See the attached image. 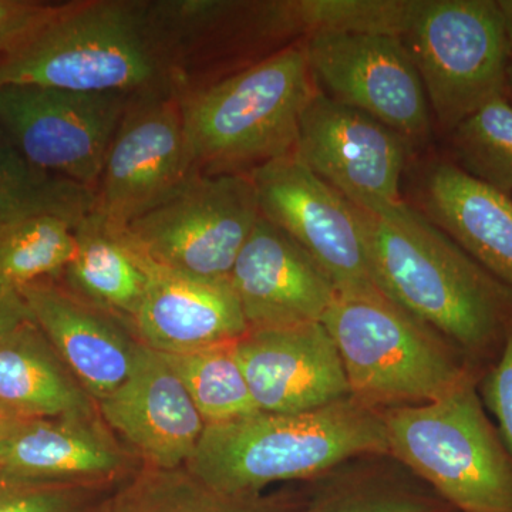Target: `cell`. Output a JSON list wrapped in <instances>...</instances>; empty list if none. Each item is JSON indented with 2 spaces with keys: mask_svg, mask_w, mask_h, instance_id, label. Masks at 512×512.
<instances>
[{
  "mask_svg": "<svg viewBox=\"0 0 512 512\" xmlns=\"http://www.w3.org/2000/svg\"><path fill=\"white\" fill-rule=\"evenodd\" d=\"M76 241V254L64 269L62 285L131 326L147 288L143 259L120 232L94 214L76 228Z\"/></svg>",
  "mask_w": 512,
  "mask_h": 512,
  "instance_id": "7402d4cb",
  "label": "cell"
},
{
  "mask_svg": "<svg viewBox=\"0 0 512 512\" xmlns=\"http://www.w3.org/2000/svg\"><path fill=\"white\" fill-rule=\"evenodd\" d=\"M235 352L259 412H312L350 396L338 348L322 322L248 330Z\"/></svg>",
  "mask_w": 512,
  "mask_h": 512,
  "instance_id": "5bb4252c",
  "label": "cell"
},
{
  "mask_svg": "<svg viewBox=\"0 0 512 512\" xmlns=\"http://www.w3.org/2000/svg\"><path fill=\"white\" fill-rule=\"evenodd\" d=\"M503 20L505 37H507L508 49L512 57V0H495Z\"/></svg>",
  "mask_w": 512,
  "mask_h": 512,
  "instance_id": "836d02e7",
  "label": "cell"
},
{
  "mask_svg": "<svg viewBox=\"0 0 512 512\" xmlns=\"http://www.w3.org/2000/svg\"><path fill=\"white\" fill-rule=\"evenodd\" d=\"M229 281L248 330L322 322L338 295L311 256L264 217L239 252Z\"/></svg>",
  "mask_w": 512,
  "mask_h": 512,
  "instance_id": "e0dca14e",
  "label": "cell"
},
{
  "mask_svg": "<svg viewBox=\"0 0 512 512\" xmlns=\"http://www.w3.org/2000/svg\"><path fill=\"white\" fill-rule=\"evenodd\" d=\"M306 60L322 93L402 134L430 136L431 111L420 74L403 37L313 35Z\"/></svg>",
  "mask_w": 512,
  "mask_h": 512,
  "instance_id": "4fadbf2b",
  "label": "cell"
},
{
  "mask_svg": "<svg viewBox=\"0 0 512 512\" xmlns=\"http://www.w3.org/2000/svg\"><path fill=\"white\" fill-rule=\"evenodd\" d=\"M365 227L373 278L387 298L436 330L468 362L500 355L512 330L507 286L404 201L382 215L365 212Z\"/></svg>",
  "mask_w": 512,
  "mask_h": 512,
  "instance_id": "6da1fadb",
  "label": "cell"
},
{
  "mask_svg": "<svg viewBox=\"0 0 512 512\" xmlns=\"http://www.w3.org/2000/svg\"><path fill=\"white\" fill-rule=\"evenodd\" d=\"M28 322H33V318L20 293L0 288V339Z\"/></svg>",
  "mask_w": 512,
  "mask_h": 512,
  "instance_id": "d6a6232c",
  "label": "cell"
},
{
  "mask_svg": "<svg viewBox=\"0 0 512 512\" xmlns=\"http://www.w3.org/2000/svg\"><path fill=\"white\" fill-rule=\"evenodd\" d=\"M114 490L0 476V512H97Z\"/></svg>",
  "mask_w": 512,
  "mask_h": 512,
  "instance_id": "f546056e",
  "label": "cell"
},
{
  "mask_svg": "<svg viewBox=\"0 0 512 512\" xmlns=\"http://www.w3.org/2000/svg\"><path fill=\"white\" fill-rule=\"evenodd\" d=\"M424 214L474 261L512 291V198L464 173L456 164L431 168Z\"/></svg>",
  "mask_w": 512,
  "mask_h": 512,
  "instance_id": "ffe728a7",
  "label": "cell"
},
{
  "mask_svg": "<svg viewBox=\"0 0 512 512\" xmlns=\"http://www.w3.org/2000/svg\"><path fill=\"white\" fill-rule=\"evenodd\" d=\"M133 97L36 84L0 86V124L30 164L96 190L107 151Z\"/></svg>",
  "mask_w": 512,
  "mask_h": 512,
  "instance_id": "9c48e42d",
  "label": "cell"
},
{
  "mask_svg": "<svg viewBox=\"0 0 512 512\" xmlns=\"http://www.w3.org/2000/svg\"><path fill=\"white\" fill-rule=\"evenodd\" d=\"M198 173L175 93L133 97L124 111L96 185L94 215L121 232Z\"/></svg>",
  "mask_w": 512,
  "mask_h": 512,
  "instance_id": "8fae6325",
  "label": "cell"
},
{
  "mask_svg": "<svg viewBox=\"0 0 512 512\" xmlns=\"http://www.w3.org/2000/svg\"><path fill=\"white\" fill-rule=\"evenodd\" d=\"M18 292L33 322L94 402L119 389L140 346L127 322L84 302L56 281L33 282Z\"/></svg>",
  "mask_w": 512,
  "mask_h": 512,
  "instance_id": "d6986e66",
  "label": "cell"
},
{
  "mask_svg": "<svg viewBox=\"0 0 512 512\" xmlns=\"http://www.w3.org/2000/svg\"><path fill=\"white\" fill-rule=\"evenodd\" d=\"M507 84H508V89H510L512 92V57L510 60V66H508Z\"/></svg>",
  "mask_w": 512,
  "mask_h": 512,
  "instance_id": "8d00e7d4",
  "label": "cell"
},
{
  "mask_svg": "<svg viewBox=\"0 0 512 512\" xmlns=\"http://www.w3.org/2000/svg\"><path fill=\"white\" fill-rule=\"evenodd\" d=\"M76 227L55 217L22 222L0 234V288L62 278L76 254Z\"/></svg>",
  "mask_w": 512,
  "mask_h": 512,
  "instance_id": "4316f807",
  "label": "cell"
},
{
  "mask_svg": "<svg viewBox=\"0 0 512 512\" xmlns=\"http://www.w3.org/2000/svg\"><path fill=\"white\" fill-rule=\"evenodd\" d=\"M19 420H16L15 417L9 416L8 413L3 412L0 409V451H2L3 446H5L6 440L12 433L13 427L18 423Z\"/></svg>",
  "mask_w": 512,
  "mask_h": 512,
  "instance_id": "e575fe53",
  "label": "cell"
},
{
  "mask_svg": "<svg viewBox=\"0 0 512 512\" xmlns=\"http://www.w3.org/2000/svg\"><path fill=\"white\" fill-rule=\"evenodd\" d=\"M6 84L128 97L178 94L151 0L57 5L43 25L0 59V86Z\"/></svg>",
  "mask_w": 512,
  "mask_h": 512,
  "instance_id": "7a4b0ae2",
  "label": "cell"
},
{
  "mask_svg": "<svg viewBox=\"0 0 512 512\" xmlns=\"http://www.w3.org/2000/svg\"><path fill=\"white\" fill-rule=\"evenodd\" d=\"M259 214L323 269L338 292L377 288L367 251L365 212L293 154L252 168Z\"/></svg>",
  "mask_w": 512,
  "mask_h": 512,
  "instance_id": "30bf717a",
  "label": "cell"
},
{
  "mask_svg": "<svg viewBox=\"0 0 512 512\" xmlns=\"http://www.w3.org/2000/svg\"><path fill=\"white\" fill-rule=\"evenodd\" d=\"M143 468L100 416L19 420L0 451V476L117 488Z\"/></svg>",
  "mask_w": 512,
  "mask_h": 512,
  "instance_id": "2e32d148",
  "label": "cell"
},
{
  "mask_svg": "<svg viewBox=\"0 0 512 512\" xmlns=\"http://www.w3.org/2000/svg\"><path fill=\"white\" fill-rule=\"evenodd\" d=\"M101 420L143 466H187L205 429L195 404L161 353L140 342L130 375L97 403Z\"/></svg>",
  "mask_w": 512,
  "mask_h": 512,
  "instance_id": "9a60e30c",
  "label": "cell"
},
{
  "mask_svg": "<svg viewBox=\"0 0 512 512\" xmlns=\"http://www.w3.org/2000/svg\"><path fill=\"white\" fill-rule=\"evenodd\" d=\"M410 141L322 92L303 110L293 156L360 211L382 215L402 204Z\"/></svg>",
  "mask_w": 512,
  "mask_h": 512,
  "instance_id": "7c38bea8",
  "label": "cell"
},
{
  "mask_svg": "<svg viewBox=\"0 0 512 512\" xmlns=\"http://www.w3.org/2000/svg\"><path fill=\"white\" fill-rule=\"evenodd\" d=\"M56 8L55 3L0 0V59L43 25Z\"/></svg>",
  "mask_w": 512,
  "mask_h": 512,
  "instance_id": "1f68e13d",
  "label": "cell"
},
{
  "mask_svg": "<svg viewBox=\"0 0 512 512\" xmlns=\"http://www.w3.org/2000/svg\"><path fill=\"white\" fill-rule=\"evenodd\" d=\"M306 500L288 493L231 494L212 488L187 467L143 466L97 512H301Z\"/></svg>",
  "mask_w": 512,
  "mask_h": 512,
  "instance_id": "603a6c76",
  "label": "cell"
},
{
  "mask_svg": "<svg viewBox=\"0 0 512 512\" xmlns=\"http://www.w3.org/2000/svg\"><path fill=\"white\" fill-rule=\"evenodd\" d=\"M468 379L434 402L382 410L389 454L457 512H512V457Z\"/></svg>",
  "mask_w": 512,
  "mask_h": 512,
  "instance_id": "8992f818",
  "label": "cell"
},
{
  "mask_svg": "<svg viewBox=\"0 0 512 512\" xmlns=\"http://www.w3.org/2000/svg\"><path fill=\"white\" fill-rule=\"evenodd\" d=\"M387 454L382 410L349 396L312 412L207 424L185 467L224 493L258 494L269 484L322 476L350 458Z\"/></svg>",
  "mask_w": 512,
  "mask_h": 512,
  "instance_id": "3957f363",
  "label": "cell"
},
{
  "mask_svg": "<svg viewBox=\"0 0 512 512\" xmlns=\"http://www.w3.org/2000/svg\"><path fill=\"white\" fill-rule=\"evenodd\" d=\"M447 512H457V511H454V510H450V511H447Z\"/></svg>",
  "mask_w": 512,
  "mask_h": 512,
  "instance_id": "74e56055",
  "label": "cell"
},
{
  "mask_svg": "<svg viewBox=\"0 0 512 512\" xmlns=\"http://www.w3.org/2000/svg\"><path fill=\"white\" fill-rule=\"evenodd\" d=\"M315 93L305 50L291 45L185 94V137L195 170L232 173L293 154L303 110Z\"/></svg>",
  "mask_w": 512,
  "mask_h": 512,
  "instance_id": "277c9868",
  "label": "cell"
},
{
  "mask_svg": "<svg viewBox=\"0 0 512 512\" xmlns=\"http://www.w3.org/2000/svg\"><path fill=\"white\" fill-rule=\"evenodd\" d=\"M235 342L180 355L161 353L184 384L205 426L259 412L235 352Z\"/></svg>",
  "mask_w": 512,
  "mask_h": 512,
  "instance_id": "484cf974",
  "label": "cell"
},
{
  "mask_svg": "<svg viewBox=\"0 0 512 512\" xmlns=\"http://www.w3.org/2000/svg\"><path fill=\"white\" fill-rule=\"evenodd\" d=\"M140 256L147 288L131 328L144 346L180 355L235 342L248 332L229 278L180 274Z\"/></svg>",
  "mask_w": 512,
  "mask_h": 512,
  "instance_id": "ac0fdd59",
  "label": "cell"
},
{
  "mask_svg": "<svg viewBox=\"0 0 512 512\" xmlns=\"http://www.w3.org/2000/svg\"><path fill=\"white\" fill-rule=\"evenodd\" d=\"M420 0H279L268 2L278 37L387 35L404 37Z\"/></svg>",
  "mask_w": 512,
  "mask_h": 512,
  "instance_id": "d4e9b609",
  "label": "cell"
},
{
  "mask_svg": "<svg viewBox=\"0 0 512 512\" xmlns=\"http://www.w3.org/2000/svg\"><path fill=\"white\" fill-rule=\"evenodd\" d=\"M457 167L477 181L512 194V103L495 97L451 131Z\"/></svg>",
  "mask_w": 512,
  "mask_h": 512,
  "instance_id": "83f0119b",
  "label": "cell"
},
{
  "mask_svg": "<svg viewBox=\"0 0 512 512\" xmlns=\"http://www.w3.org/2000/svg\"><path fill=\"white\" fill-rule=\"evenodd\" d=\"M440 497L377 477L352 478L326 485L306 500L301 512H447Z\"/></svg>",
  "mask_w": 512,
  "mask_h": 512,
  "instance_id": "f1b7e54d",
  "label": "cell"
},
{
  "mask_svg": "<svg viewBox=\"0 0 512 512\" xmlns=\"http://www.w3.org/2000/svg\"><path fill=\"white\" fill-rule=\"evenodd\" d=\"M0 409L16 420L100 416L35 322L0 339Z\"/></svg>",
  "mask_w": 512,
  "mask_h": 512,
  "instance_id": "44dd1931",
  "label": "cell"
},
{
  "mask_svg": "<svg viewBox=\"0 0 512 512\" xmlns=\"http://www.w3.org/2000/svg\"><path fill=\"white\" fill-rule=\"evenodd\" d=\"M480 392L485 406L497 420L498 433L512 457V330L494 365L480 380Z\"/></svg>",
  "mask_w": 512,
  "mask_h": 512,
  "instance_id": "4dcf8cb0",
  "label": "cell"
},
{
  "mask_svg": "<svg viewBox=\"0 0 512 512\" xmlns=\"http://www.w3.org/2000/svg\"><path fill=\"white\" fill-rule=\"evenodd\" d=\"M511 198H512V194H511Z\"/></svg>",
  "mask_w": 512,
  "mask_h": 512,
  "instance_id": "f35d334b",
  "label": "cell"
},
{
  "mask_svg": "<svg viewBox=\"0 0 512 512\" xmlns=\"http://www.w3.org/2000/svg\"><path fill=\"white\" fill-rule=\"evenodd\" d=\"M249 174L195 173L120 234L148 261L197 278H229L259 220Z\"/></svg>",
  "mask_w": 512,
  "mask_h": 512,
  "instance_id": "ba28073f",
  "label": "cell"
},
{
  "mask_svg": "<svg viewBox=\"0 0 512 512\" xmlns=\"http://www.w3.org/2000/svg\"><path fill=\"white\" fill-rule=\"evenodd\" d=\"M9 143L8 137H6L5 130H3L2 124H0V147L5 146Z\"/></svg>",
  "mask_w": 512,
  "mask_h": 512,
  "instance_id": "d590c367",
  "label": "cell"
},
{
  "mask_svg": "<svg viewBox=\"0 0 512 512\" xmlns=\"http://www.w3.org/2000/svg\"><path fill=\"white\" fill-rule=\"evenodd\" d=\"M403 40L443 130L507 96L511 55L495 0H420Z\"/></svg>",
  "mask_w": 512,
  "mask_h": 512,
  "instance_id": "52a82bcc",
  "label": "cell"
},
{
  "mask_svg": "<svg viewBox=\"0 0 512 512\" xmlns=\"http://www.w3.org/2000/svg\"><path fill=\"white\" fill-rule=\"evenodd\" d=\"M96 207V191L30 164L10 143L0 147V234L40 217L79 227Z\"/></svg>",
  "mask_w": 512,
  "mask_h": 512,
  "instance_id": "cb8c5ba5",
  "label": "cell"
},
{
  "mask_svg": "<svg viewBox=\"0 0 512 512\" xmlns=\"http://www.w3.org/2000/svg\"><path fill=\"white\" fill-rule=\"evenodd\" d=\"M350 396L377 410L439 400L476 376L466 356L379 288L338 292L322 319Z\"/></svg>",
  "mask_w": 512,
  "mask_h": 512,
  "instance_id": "5b68a950",
  "label": "cell"
}]
</instances>
